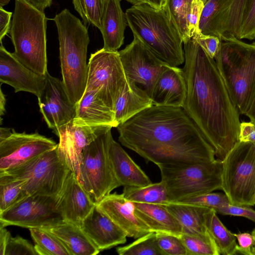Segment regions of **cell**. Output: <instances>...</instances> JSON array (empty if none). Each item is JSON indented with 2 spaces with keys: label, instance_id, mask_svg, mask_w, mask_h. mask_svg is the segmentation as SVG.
I'll list each match as a JSON object with an SVG mask.
<instances>
[{
  "label": "cell",
  "instance_id": "obj_47",
  "mask_svg": "<svg viewBox=\"0 0 255 255\" xmlns=\"http://www.w3.org/2000/svg\"><path fill=\"white\" fill-rule=\"evenodd\" d=\"M31 5L38 9L44 12L45 9L50 7L52 3V0H25Z\"/></svg>",
  "mask_w": 255,
  "mask_h": 255
},
{
  "label": "cell",
  "instance_id": "obj_56",
  "mask_svg": "<svg viewBox=\"0 0 255 255\" xmlns=\"http://www.w3.org/2000/svg\"><path fill=\"white\" fill-rule=\"evenodd\" d=\"M205 3L207 0H201Z\"/></svg>",
  "mask_w": 255,
  "mask_h": 255
},
{
  "label": "cell",
  "instance_id": "obj_5",
  "mask_svg": "<svg viewBox=\"0 0 255 255\" xmlns=\"http://www.w3.org/2000/svg\"><path fill=\"white\" fill-rule=\"evenodd\" d=\"M219 38L214 60L239 113L245 115L255 92V42L248 44L233 35Z\"/></svg>",
  "mask_w": 255,
  "mask_h": 255
},
{
  "label": "cell",
  "instance_id": "obj_22",
  "mask_svg": "<svg viewBox=\"0 0 255 255\" xmlns=\"http://www.w3.org/2000/svg\"><path fill=\"white\" fill-rule=\"evenodd\" d=\"M186 91L183 70L167 65L153 87L151 97L152 105L182 108Z\"/></svg>",
  "mask_w": 255,
  "mask_h": 255
},
{
  "label": "cell",
  "instance_id": "obj_23",
  "mask_svg": "<svg viewBox=\"0 0 255 255\" xmlns=\"http://www.w3.org/2000/svg\"><path fill=\"white\" fill-rule=\"evenodd\" d=\"M72 121L79 125L117 127L114 111L100 98L96 91H85L76 105V115Z\"/></svg>",
  "mask_w": 255,
  "mask_h": 255
},
{
  "label": "cell",
  "instance_id": "obj_12",
  "mask_svg": "<svg viewBox=\"0 0 255 255\" xmlns=\"http://www.w3.org/2000/svg\"><path fill=\"white\" fill-rule=\"evenodd\" d=\"M119 53L128 84L151 99L154 85L167 65L135 35L131 42Z\"/></svg>",
  "mask_w": 255,
  "mask_h": 255
},
{
  "label": "cell",
  "instance_id": "obj_44",
  "mask_svg": "<svg viewBox=\"0 0 255 255\" xmlns=\"http://www.w3.org/2000/svg\"><path fill=\"white\" fill-rule=\"evenodd\" d=\"M216 212L224 215L245 217L255 222V210L246 206L229 204L218 208Z\"/></svg>",
  "mask_w": 255,
  "mask_h": 255
},
{
  "label": "cell",
  "instance_id": "obj_24",
  "mask_svg": "<svg viewBox=\"0 0 255 255\" xmlns=\"http://www.w3.org/2000/svg\"><path fill=\"white\" fill-rule=\"evenodd\" d=\"M109 153L116 177L121 186L141 187L152 183L149 178L113 138Z\"/></svg>",
  "mask_w": 255,
  "mask_h": 255
},
{
  "label": "cell",
  "instance_id": "obj_14",
  "mask_svg": "<svg viewBox=\"0 0 255 255\" xmlns=\"http://www.w3.org/2000/svg\"><path fill=\"white\" fill-rule=\"evenodd\" d=\"M58 145L51 138L38 133L17 132L0 140V172L13 169Z\"/></svg>",
  "mask_w": 255,
  "mask_h": 255
},
{
  "label": "cell",
  "instance_id": "obj_31",
  "mask_svg": "<svg viewBox=\"0 0 255 255\" xmlns=\"http://www.w3.org/2000/svg\"><path fill=\"white\" fill-rule=\"evenodd\" d=\"M123 194L131 202L162 205L171 202L167 189L161 181L141 187H124Z\"/></svg>",
  "mask_w": 255,
  "mask_h": 255
},
{
  "label": "cell",
  "instance_id": "obj_50",
  "mask_svg": "<svg viewBox=\"0 0 255 255\" xmlns=\"http://www.w3.org/2000/svg\"><path fill=\"white\" fill-rule=\"evenodd\" d=\"M166 0H143L144 2L157 9L163 8L165 5Z\"/></svg>",
  "mask_w": 255,
  "mask_h": 255
},
{
  "label": "cell",
  "instance_id": "obj_55",
  "mask_svg": "<svg viewBox=\"0 0 255 255\" xmlns=\"http://www.w3.org/2000/svg\"><path fill=\"white\" fill-rule=\"evenodd\" d=\"M10 0H0V7H3L7 5Z\"/></svg>",
  "mask_w": 255,
  "mask_h": 255
},
{
  "label": "cell",
  "instance_id": "obj_16",
  "mask_svg": "<svg viewBox=\"0 0 255 255\" xmlns=\"http://www.w3.org/2000/svg\"><path fill=\"white\" fill-rule=\"evenodd\" d=\"M112 128L104 125H79L72 120L53 130L59 139L57 147L60 156L79 182L83 150L97 137Z\"/></svg>",
  "mask_w": 255,
  "mask_h": 255
},
{
  "label": "cell",
  "instance_id": "obj_57",
  "mask_svg": "<svg viewBox=\"0 0 255 255\" xmlns=\"http://www.w3.org/2000/svg\"><path fill=\"white\" fill-rule=\"evenodd\" d=\"M254 205H255V199H254Z\"/></svg>",
  "mask_w": 255,
  "mask_h": 255
},
{
  "label": "cell",
  "instance_id": "obj_51",
  "mask_svg": "<svg viewBox=\"0 0 255 255\" xmlns=\"http://www.w3.org/2000/svg\"><path fill=\"white\" fill-rule=\"evenodd\" d=\"M6 97L5 95L3 93L1 89L0 88V115L1 116L3 115L5 111V104H6Z\"/></svg>",
  "mask_w": 255,
  "mask_h": 255
},
{
  "label": "cell",
  "instance_id": "obj_38",
  "mask_svg": "<svg viewBox=\"0 0 255 255\" xmlns=\"http://www.w3.org/2000/svg\"><path fill=\"white\" fill-rule=\"evenodd\" d=\"M180 202L201 206L214 209L231 204L227 196L224 193L209 192L187 198Z\"/></svg>",
  "mask_w": 255,
  "mask_h": 255
},
{
  "label": "cell",
  "instance_id": "obj_48",
  "mask_svg": "<svg viewBox=\"0 0 255 255\" xmlns=\"http://www.w3.org/2000/svg\"><path fill=\"white\" fill-rule=\"evenodd\" d=\"M10 235L5 227H0V255H3L7 241Z\"/></svg>",
  "mask_w": 255,
  "mask_h": 255
},
{
  "label": "cell",
  "instance_id": "obj_33",
  "mask_svg": "<svg viewBox=\"0 0 255 255\" xmlns=\"http://www.w3.org/2000/svg\"><path fill=\"white\" fill-rule=\"evenodd\" d=\"M29 230L37 255H70L63 244L51 233L40 228Z\"/></svg>",
  "mask_w": 255,
  "mask_h": 255
},
{
  "label": "cell",
  "instance_id": "obj_21",
  "mask_svg": "<svg viewBox=\"0 0 255 255\" xmlns=\"http://www.w3.org/2000/svg\"><path fill=\"white\" fill-rule=\"evenodd\" d=\"M100 252L127 242V236L97 205L80 227Z\"/></svg>",
  "mask_w": 255,
  "mask_h": 255
},
{
  "label": "cell",
  "instance_id": "obj_10",
  "mask_svg": "<svg viewBox=\"0 0 255 255\" xmlns=\"http://www.w3.org/2000/svg\"><path fill=\"white\" fill-rule=\"evenodd\" d=\"M57 147L0 173L23 180L24 188L29 195L57 196L71 171L60 156Z\"/></svg>",
  "mask_w": 255,
  "mask_h": 255
},
{
  "label": "cell",
  "instance_id": "obj_35",
  "mask_svg": "<svg viewBox=\"0 0 255 255\" xmlns=\"http://www.w3.org/2000/svg\"><path fill=\"white\" fill-rule=\"evenodd\" d=\"M108 0H72L75 9L84 24L92 25L100 30Z\"/></svg>",
  "mask_w": 255,
  "mask_h": 255
},
{
  "label": "cell",
  "instance_id": "obj_46",
  "mask_svg": "<svg viewBox=\"0 0 255 255\" xmlns=\"http://www.w3.org/2000/svg\"><path fill=\"white\" fill-rule=\"evenodd\" d=\"M12 13L0 7V41L9 32L10 29V20Z\"/></svg>",
  "mask_w": 255,
  "mask_h": 255
},
{
  "label": "cell",
  "instance_id": "obj_39",
  "mask_svg": "<svg viewBox=\"0 0 255 255\" xmlns=\"http://www.w3.org/2000/svg\"><path fill=\"white\" fill-rule=\"evenodd\" d=\"M156 237L162 255H187L180 238L163 233H156Z\"/></svg>",
  "mask_w": 255,
  "mask_h": 255
},
{
  "label": "cell",
  "instance_id": "obj_26",
  "mask_svg": "<svg viewBox=\"0 0 255 255\" xmlns=\"http://www.w3.org/2000/svg\"><path fill=\"white\" fill-rule=\"evenodd\" d=\"M136 216L156 233H163L180 238L182 228L164 205L133 202Z\"/></svg>",
  "mask_w": 255,
  "mask_h": 255
},
{
  "label": "cell",
  "instance_id": "obj_20",
  "mask_svg": "<svg viewBox=\"0 0 255 255\" xmlns=\"http://www.w3.org/2000/svg\"><path fill=\"white\" fill-rule=\"evenodd\" d=\"M96 204L71 171L58 195V208L64 222L81 227Z\"/></svg>",
  "mask_w": 255,
  "mask_h": 255
},
{
  "label": "cell",
  "instance_id": "obj_13",
  "mask_svg": "<svg viewBox=\"0 0 255 255\" xmlns=\"http://www.w3.org/2000/svg\"><path fill=\"white\" fill-rule=\"evenodd\" d=\"M58 195H29L0 213V227L46 228L64 222L58 208Z\"/></svg>",
  "mask_w": 255,
  "mask_h": 255
},
{
  "label": "cell",
  "instance_id": "obj_1",
  "mask_svg": "<svg viewBox=\"0 0 255 255\" xmlns=\"http://www.w3.org/2000/svg\"><path fill=\"white\" fill-rule=\"evenodd\" d=\"M183 43L187 91L182 108L222 162L239 141V112L214 59L193 37Z\"/></svg>",
  "mask_w": 255,
  "mask_h": 255
},
{
  "label": "cell",
  "instance_id": "obj_53",
  "mask_svg": "<svg viewBox=\"0 0 255 255\" xmlns=\"http://www.w3.org/2000/svg\"><path fill=\"white\" fill-rule=\"evenodd\" d=\"M252 234L253 236L254 239V245H253V247L252 248V255H255V229H254L253 231Z\"/></svg>",
  "mask_w": 255,
  "mask_h": 255
},
{
  "label": "cell",
  "instance_id": "obj_42",
  "mask_svg": "<svg viewBox=\"0 0 255 255\" xmlns=\"http://www.w3.org/2000/svg\"><path fill=\"white\" fill-rule=\"evenodd\" d=\"M205 3L201 0H193L188 15V28L191 37L201 33L199 22Z\"/></svg>",
  "mask_w": 255,
  "mask_h": 255
},
{
  "label": "cell",
  "instance_id": "obj_28",
  "mask_svg": "<svg viewBox=\"0 0 255 255\" xmlns=\"http://www.w3.org/2000/svg\"><path fill=\"white\" fill-rule=\"evenodd\" d=\"M42 229L57 237L70 255H96L100 252L79 226L64 222Z\"/></svg>",
  "mask_w": 255,
  "mask_h": 255
},
{
  "label": "cell",
  "instance_id": "obj_8",
  "mask_svg": "<svg viewBox=\"0 0 255 255\" xmlns=\"http://www.w3.org/2000/svg\"><path fill=\"white\" fill-rule=\"evenodd\" d=\"M221 190L231 204L254 206L255 143L239 140L222 161Z\"/></svg>",
  "mask_w": 255,
  "mask_h": 255
},
{
  "label": "cell",
  "instance_id": "obj_43",
  "mask_svg": "<svg viewBox=\"0 0 255 255\" xmlns=\"http://www.w3.org/2000/svg\"><path fill=\"white\" fill-rule=\"evenodd\" d=\"M192 37L197 41L211 58L215 59L220 46L221 40L219 37L201 32Z\"/></svg>",
  "mask_w": 255,
  "mask_h": 255
},
{
  "label": "cell",
  "instance_id": "obj_7",
  "mask_svg": "<svg viewBox=\"0 0 255 255\" xmlns=\"http://www.w3.org/2000/svg\"><path fill=\"white\" fill-rule=\"evenodd\" d=\"M170 202H180L222 188V162L159 164Z\"/></svg>",
  "mask_w": 255,
  "mask_h": 255
},
{
  "label": "cell",
  "instance_id": "obj_54",
  "mask_svg": "<svg viewBox=\"0 0 255 255\" xmlns=\"http://www.w3.org/2000/svg\"><path fill=\"white\" fill-rule=\"evenodd\" d=\"M126 0V1L129 2V3L132 4L133 5L138 4V3L144 2L143 0Z\"/></svg>",
  "mask_w": 255,
  "mask_h": 255
},
{
  "label": "cell",
  "instance_id": "obj_30",
  "mask_svg": "<svg viewBox=\"0 0 255 255\" xmlns=\"http://www.w3.org/2000/svg\"><path fill=\"white\" fill-rule=\"evenodd\" d=\"M216 211L209 208L206 214V226L214 241L220 255H234L238 254L237 238L224 226L216 215Z\"/></svg>",
  "mask_w": 255,
  "mask_h": 255
},
{
  "label": "cell",
  "instance_id": "obj_19",
  "mask_svg": "<svg viewBox=\"0 0 255 255\" xmlns=\"http://www.w3.org/2000/svg\"><path fill=\"white\" fill-rule=\"evenodd\" d=\"M97 205L128 237L137 239L152 232L135 214L133 202L127 200L123 193H110Z\"/></svg>",
  "mask_w": 255,
  "mask_h": 255
},
{
  "label": "cell",
  "instance_id": "obj_41",
  "mask_svg": "<svg viewBox=\"0 0 255 255\" xmlns=\"http://www.w3.org/2000/svg\"><path fill=\"white\" fill-rule=\"evenodd\" d=\"M3 255H37L34 246L28 241L17 236L10 235L7 241Z\"/></svg>",
  "mask_w": 255,
  "mask_h": 255
},
{
  "label": "cell",
  "instance_id": "obj_11",
  "mask_svg": "<svg viewBox=\"0 0 255 255\" xmlns=\"http://www.w3.org/2000/svg\"><path fill=\"white\" fill-rule=\"evenodd\" d=\"M88 64L85 91H96L115 112L116 103L127 84L119 51L100 49L91 54Z\"/></svg>",
  "mask_w": 255,
  "mask_h": 255
},
{
  "label": "cell",
  "instance_id": "obj_17",
  "mask_svg": "<svg viewBox=\"0 0 255 255\" xmlns=\"http://www.w3.org/2000/svg\"><path fill=\"white\" fill-rule=\"evenodd\" d=\"M45 76V86L37 97L38 103L45 123L54 130L73 120L76 105L71 101L62 81L48 72Z\"/></svg>",
  "mask_w": 255,
  "mask_h": 255
},
{
  "label": "cell",
  "instance_id": "obj_49",
  "mask_svg": "<svg viewBox=\"0 0 255 255\" xmlns=\"http://www.w3.org/2000/svg\"><path fill=\"white\" fill-rule=\"evenodd\" d=\"M250 119V122L255 124V92L249 110L245 114Z\"/></svg>",
  "mask_w": 255,
  "mask_h": 255
},
{
  "label": "cell",
  "instance_id": "obj_4",
  "mask_svg": "<svg viewBox=\"0 0 255 255\" xmlns=\"http://www.w3.org/2000/svg\"><path fill=\"white\" fill-rule=\"evenodd\" d=\"M56 25L62 82L72 102L76 105L86 89L88 64V30L67 8L51 19Z\"/></svg>",
  "mask_w": 255,
  "mask_h": 255
},
{
  "label": "cell",
  "instance_id": "obj_9",
  "mask_svg": "<svg viewBox=\"0 0 255 255\" xmlns=\"http://www.w3.org/2000/svg\"><path fill=\"white\" fill-rule=\"evenodd\" d=\"M112 138L110 129L86 146L82 153L79 183L96 204L121 186L110 156Z\"/></svg>",
  "mask_w": 255,
  "mask_h": 255
},
{
  "label": "cell",
  "instance_id": "obj_18",
  "mask_svg": "<svg viewBox=\"0 0 255 255\" xmlns=\"http://www.w3.org/2000/svg\"><path fill=\"white\" fill-rule=\"evenodd\" d=\"M0 82L13 87L15 93L26 92L38 97L44 87L45 76L26 67L0 42Z\"/></svg>",
  "mask_w": 255,
  "mask_h": 255
},
{
  "label": "cell",
  "instance_id": "obj_52",
  "mask_svg": "<svg viewBox=\"0 0 255 255\" xmlns=\"http://www.w3.org/2000/svg\"><path fill=\"white\" fill-rule=\"evenodd\" d=\"M12 130L9 128L1 127L0 128V140L8 137L12 132Z\"/></svg>",
  "mask_w": 255,
  "mask_h": 255
},
{
  "label": "cell",
  "instance_id": "obj_45",
  "mask_svg": "<svg viewBox=\"0 0 255 255\" xmlns=\"http://www.w3.org/2000/svg\"><path fill=\"white\" fill-rule=\"evenodd\" d=\"M238 242L237 247L238 254L245 255H252V248L254 243V239L252 234L248 233L234 234Z\"/></svg>",
  "mask_w": 255,
  "mask_h": 255
},
{
  "label": "cell",
  "instance_id": "obj_6",
  "mask_svg": "<svg viewBox=\"0 0 255 255\" xmlns=\"http://www.w3.org/2000/svg\"><path fill=\"white\" fill-rule=\"evenodd\" d=\"M44 12L25 0H15L9 33L13 56L26 67L45 75L47 70L46 27Z\"/></svg>",
  "mask_w": 255,
  "mask_h": 255
},
{
  "label": "cell",
  "instance_id": "obj_27",
  "mask_svg": "<svg viewBox=\"0 0 255 255\" xmlns=\"http://www.w3.org/2000/svg\"><path fill=\"white\" fill-rule=\"evenodd\" d=\"M164 206L181 225L183 234L212 238L205 221L209 208L180 202H171Z\"/></svg>",
  "mask_w": 255,
  "mask_h": 255
},
{
  "label": "cell",
  "instance_id": "obj_2",
  "mask_svg": "<svg viewBox=\"0 0 255 255\" xmlns=\"http://www.w3.org/2000/svg\"><path fill=\"white\" fill-rule=\"evenodd\" d=\"M117 128L123 146L156 165L216 159L214 149L181 107L152 105Z\"/></svg>",
  "mask_w": 255,
  "mask_h": 255
},
{
  "label": "cell",
  "instance_id": "obj_29",
  "mask_svg": "<svg viewBox=\"0 0 255 255\" xmlns=\"http://www.w3.org/2000/svg\"><path fill=\"white\" fill-rule=\"evenodd\" d=\"M152 105L151 99L143 92L127 83L118 98L115 108L117 126Z\"/></svg>",
  "mask_w": 255,
  "mask_h": 255
},
{
  "label": "cell",
  "instance_id": "obj_15",
  "mask_svg": "<svg viewBox=\"0 0 255 255\" xmlns=\"http://www.w3.org/2000/svg\"><path fill=\"white\" fill-rule=\"evenodd\" d=\"M248 0H207L199 22L201 32L220 37L233 35L238 38Z\"/></svg>",
  "mask_w": 255,
  "mask_h": 255
},
{
  "label": "cell",
  "instance_id": "obj_37",
  "mask_svg": "<svg viewBox=\"0 0 255 255\" xmlns=\"http://www.w3.org/2000/svg\"><path fill=\"white\" fill-rule=\"evenodd\" d=\"M180 239L186 249L187 255H219L212 238L183 234Z\"/></svg>",
  "mask_w": 255,
  "mask_h": 255
},
{
  "label": "cell",
  "instance_id": "obj_40",
  "mask_svg": "<svg viewBox=\"0 0 255 255\" xmlns=\"http://www.w3.org/2000/svg\"><path fill=\"white\" fill-rule=\"evenodd\" d=\"M238 38L255 39V0H248Z\"/></svg>",
  "mask_w": 255,
  "mask_h": 255
},
{
  "label": "cell",
  "instance_id": "obj_34",
  "mask_svg": "<svg viewBox=\"0 0 255 255\" xmlns=\"http://www.w3.org/2000/svg\"><path fill=\"white\" fill-rule=\"evenodd\" d=\"M193 0H166L164 5L176 27L183 42L191 37L188 28V15Z\"/></svg>",
  "mask_w": 255,
  "mask_h": 255
},
{
  "label": "cell",
  "instance_id": "obj_36",
  "mask_svg": "<svg viewBox=\"0 0 255 255\" xmlns=\"http://www.w3.org/2000/svg\"><path fill=\"white\" fill-rule=\"evenodd\" d=\"M116 251L119 255H162L156 233L154 232L137 238L127 246L117 248Z\"/></svg>",
  "mask_w": 255,
  "mask_h": 255
},
{
  "label": "cell",
  "instance_id": "obj_3",
  "mask_svg": "<svg viewBox=\"0 0 255 255\" xmlns=\"http://www.w3.org/2000/svg\"><path fill=\"white\" fill-rule=\"evenodd\" d=\"M125 13L133 35L160 60L172 67L185 62L182 38L165 6L157 9L143 2Z\"/></svg>",
  "mask_w": 255,
  "mask_h": 255
},
{
  "label": "cell",
  "instance_id": "obj_32",
  "mask_svg": "<svg viewBox=\"0 0 255 255\" xmlns=\"http://www.w3.org/2000/svg\"><path fill=\"white\" fill-rule=\"evenodd\" d=\"M29 196L24 188V181L12 176L0 173V213Z\"/></svg>",
  "mask_w": 255,
  "mask_h": 255
},
{
  "label": "cell",
  "instance_id": "obj_25",
  "mask_svg": "<svg viewBox=\"0 0 255 255\" xmlns=\"http://www.w3.org/2000/svg\"><path fill=\"white\" fill-rule=\"evenodd\" d=\"M121 0H108L100 31L105 50L117 51L124 42L125 31L128 23L121 7Z\"/></svg>",
  "mask_w": 255,
  "mask_h": 255
}]
</instances>
